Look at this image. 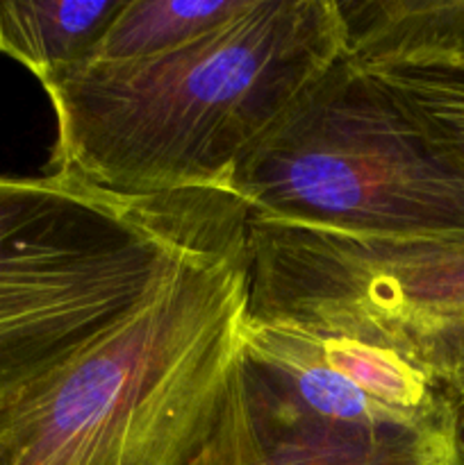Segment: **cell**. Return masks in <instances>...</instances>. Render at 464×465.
<instances>
[{
	"instance_id": "1",
	"label": "cell",
	"mask_w": 464,
	"mask_h": 465,
	"mask_svg": "<svg viewBox=\"0 0 464 465\" xmlns=\"http://www.w3.org/2000/svg\"><path fill=\"white\" fill-rule=\"evenodd\" d=\"M246 227L0 407V465H250Z\"/></svg>"
},
{
	"instance_id": "2",
	"label": "cell",
	"mask_w": 464,
	"mask_h": 465,
	"mask_svg": "<svg viewBox=\"0 0 464 465\" xmlns=\"http://www.w3.org/2000/svg\"><path fill=\"white\" fill-rule=\"evenodd\" d=\"M344 54L337 0H255L203 39L44 82L53 173L121 195L227 193L237 166Z\"/></svg>"
},
{
	"instance_id": "3",
	"label": "cell",
	"mask_w": 464,
	"mask_h": 465,
	"mask_svg": "<svg viewBox=\"0 0 464 465\" xmlns=\"http://www.w3.org/2000/svg\"><path fill=\"white\" fill-rule=\"evenodd\" d=\"M246 218L230 193L121 198L59 173L0 175V407Z\"/></svg>"
},
{
	"instance_id": "4",
	"label": "cell",
	"mask_w": 464,
	"mask_h": 465,
	"mask_svg": "<svg viewBox=\"0 0 464 465\" xmlns=\"http://www.w3.org/2000/svg\"><path fill=\"white\" fill-rule=\"evenodd\" d=\"M248 216L358 236L464 234V171L341 54L237 166Z\"/></svg>"
},
{
	"instance_id": "5",
	"label": "cell",
	"mask_w": 464,
	"mask_h": 465,
	"mask_svg": "<svg viewBox=\"0 0 464 465\" xmlns=\"http://www.w3.org/2000/svg\"><path fill=\"white\" fill-rule=\"evenodd\" d=\"M241 372L257 440L385 443L458 425L444 386L400 354L337 331L246 313Z\"/></svg>"
},
{
	"instance_id": "6",
	"label": "cell",
	"mask_w": 464,
	"mask_h": 465,
	"mask_svg": "<svg viewBox=\"0 0 464 465\" xmlns=\"http://www.w3.org/2000/svg\"><path fill=\"white\" fill-rule=\"evenodd\" d=\"M341 304L359 336L464 400V234L355 241Z\"/></svg>"
},
{
	"instance_id": "7",
	"label": "cell",
	"mask_w": 464,
	"mask_h": 465,
	"mask_svg": "<svg viewBox=\"0 0 464 465\" xmlns=\"http://www.w3.org/2000/svg\"><path fill=\"white\" fill-rule=\"evenodd\" d=\"M358 66L464 54V0H337Z\"/></svg>"
},
{
	"instance_id": "8",
	"label": "cell",
	"mask_w": 464,
	"mask_h": 465,
	"mask_svg": "<svg viewBox=\"0 0 464 465\" xmlns=\"http://www.w3.org/2000/svg\"><path fill=\"white\" fill-rule=\"evenodd\" d=\"M126 0H0V53L44 84L82 66Z\"/></svg>"
},
{
	"instance_id": "9",
	"label": "cell",
	"mask_w": 464,
	"mask_h": 465,
	"mask_svg": "<svg viewBox=\"0 0 464 465\" xmlns=\"http://www.w3.org/2000/svg\"><path fill=\"white\" fill-rule=\"evenodd\" d=\"M255 0H126L89 62L157 57L203 39L253 7Z\"/></svg>"
},
{
	"instance_id": "10",
	"label": "cell",
	"mask_w": 464,
	"mask_h": 465,
	"mask_svg": "<svg viewBox=\"0 0 464 465\" xmlns=\"http://www.w3.org/2000/svg\"><path fill=\"white\" fill-rule=\"evenodd\" d=\"M359 68L382 82L428 139L464 171V54Z\"/></svg>"
},
{
	"instance_id": "11",
	"label": "cell",
	"mask_w": 464,
	"mask_h": 465,
	"mask_svg": "<svg viewBox=\"0 0 464 465\" xmlns=\"http://www.w3.org/2000/svg\"><path fill=\"white\" fill-rule=\"evenodd\" d=\"M250 465H462L455 431L385 443L277 439L259 440Z\"/></svg>"
},
{
	"instance_id": "12",
	"label": "cell",
	"mask_w": 464,
	"mask_h": 465,
	"mask_svg": "<svg viewBox=\"0 0 464 465\" xmlns=\"http://www.w3.org/2000/svg\"><path fill=\"white\" fill-rule=\"evenodd\" d=\"M455 440H458V452L464 465V400L458 404V425H455Z\"/></svg>"
}]
</instances>
